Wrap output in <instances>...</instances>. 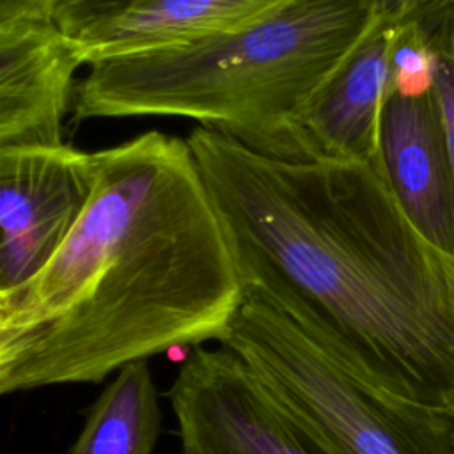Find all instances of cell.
Wrapping results in <instances>:
<instances>
[{"label": "cell", "instance_id": "obj_1", "mask_svg": "<svg viewBox=\"0 0 454 454\" xmlns=\"http://www.w3.org/2000/svg\"><path fill=\"white\" fill-rule=\"evenodd\" d=\"M186 142L245 293L358 381L454 419V255L413 225L380 158L286 160L202 126Z\"/></svg>", "mask_w": 454, "mask_h": 454}, {"label": "cell", "instance_id": "obj_2", "mask_svg": "<svg viewBox=\"0 0 454 454\" xmlns=\"http://www.w3.org/2000/svg\"><path fill=\"white\" fill-rule=\"evenodd\" d=\"M78 223L0 291V392L101 383L129 362L225 339L247 293L186 138L145 131L96 151Z\"/></svg>", "mask_w": 454, "mask_h": 454}, {"label": "cell", "instance_id": "obj_3", "mask_svg": "<svg viewBox=\"0 0 454 454\" xmlns=\"http://www.w3.org/2000/svg\"><path fill=\"white\" fill-rule=\"evenodd\" d=\"M374 23V0H289L188 46L89 66L73 119L186 117L277 158L316 160L303 117Z\"/></svg>", "mask_w": 454, "mask_h": 454}, {"label": "cell", "instance_id": "obj_4", "mask_svg": "<svg viewBox=\"0 0 454 454\" xmlns=\"http://www.w3.org/2000/svg\"><path fill=\"white\" fill-rule=\"evenodd\" d=\"M220 344L248 364L271 401L328 454H454V419L358 381L257 296H245Z\"/></svg>", "mask_w": 454, "mask_h": 454}, {"label": "cell", "instance_id": "obj_5", "mask_svg": "<svg viewBox=\"0 0 454 454\" xmlns=\"http://www.w3.org/2000/svg\"><path fill=\"white\" fill-rule=\"evenodd\" d=\"M181 454H328L229 346H193L167 392Z\"/></svg>", "mask_w": 454, "mask_h": 454}, {"label": "cell", "instance_id": "obj_6", "mask_svg": "<svg viewBox=\"0 0 454 454\" xmlns=\"http://www.w3.org/2000/svg\"><path fill=\"white\" fill-rule=\"evenodd\" d=\"M96 153L73 145L0 149V291L34 277L83 215Z\"/></svg>", "mask_w": 454, "mask_h": 454}, {"label": "cell", "instance_id": "obj_7", "mask_svg": "<svg viewBox=\"0 0 454 454\" xmlns=\"http://www.w3.org/2000/svg\"><path fill=\"white\" fill-rule=\"evenodd\" d=\"M83 64L55 21L0 25V149L64 144L62 121Z\"/></svg>", "mask_w": 454, "mask_h": 454}, {"label": "cell", "instance_id": "obj_8", "mask_svg": "<svg viewBox=\"0 0 454 454\" xmlns=\"http://www.w3.org/2000/svg\"><path fill=\"white\" fill-rule=\"evenodd\" d=\"M378 158L413 225L454 255V172L433 90L392 92L381 117Z\"/></svg>", "mask_w": 454, "mask_h": 454}, {"label": "cell", "instance_id": "obj_9", "mask_svg": "<svg viewBox=\"0 0 454 454\" xmlns=\"http://www.w3.org/2000/svg\"><path fill=\"white\" fill-rule=\"evenodd\" d=\"M395 28L376 20L309 106L301 128L316 160H378Z\"/></svg>", "mask_w": 454, "mask_h": 454}, {"label": "cell", "instance_id": "obj_10", "mask_svg": "<svg viewBox=\"0 0 454 454\" xmlns=\"http://www.w3.org/2000/svg\"><path fill=\"white\" fill-rule=\"evenodd\" d=\"M289 0H126L69 35L83 62L188 46L247 27Z\"/></svg>", "mask_w": 454, "mask_h": 454}, {"label": "cell", "instance_id": "obj_11", "mask_svg": "<svg viewBox=\"0 0 454 454\" xmlns=\"http://www.w3.org/2000/svg\"><path fill=\"white\" fill-rule=\"evenodd\" d=\"M161 419L160 395L147 360L129 362L90 404L67 454H153Z\"/></svg>", "mask_w": 454, "mask_h": 454}, {"label": "cell", "instance_id": "obj_12", "mask_svg": "<svg viewBox=\"0 0 454 454\" xmlns=\"http://www.w3.org/2000/svg\"><path fill=\"white\" fill-rule=\"evenodd\" d=\"M422 25L434 53L433 96L442 119L454 172V2Z\"/></svg>", "mask_w": 454, "mask_h": 454}, {"label": "cell", "instance_id": "obj_13", "mask_svg": "<svg viewBox=\"0 0 454 454\" xmlns=\"http://www.w3.org/2000/svg\"><path fill=\"white\" fill-rule=\"evenodd\" d=\"M390 71L394 92L401 96H422L433 90L434 53L422 25L408 23L395 28Z\"/></svg>", "mask_w": 454, "mask_h": 454}, {"label": "cell", "instance_id": "obj_14", "mask_svg": "<svg viewBox=\"0 0 454 454\" xmlns=\"http://www.w3.org/2000/svg\"><path fill=\"white\" fill-rule=\"evenodd\" d=\"M454 0H374L376 20L390 25L403 27L408 23H422L443 9Z\"/></svg>", "mask_w": 454, "mask_h": 454}, {"label": "cell", "instance_id": "obj_15", "mask_svg": "<svg viewBox=\"0 0 454 454\" xmlns=\"http://www.w3.org/2000/svg\"><path fill=\"white\" fill-rule=\"evenodd\" d=\"M126 0H60L55 11V23L66 35H73L89 21L119 7Z\"/></svg>", "mask_w": 454, "mask_h": 454}, {"label": "cell", "instance_id": "obj_16", "mask_svg": "<svg viewBox=\"0 0 454 454\" xmlns=\"http://www.w3.org/2000/svg\"><path fill=\"white\" fill-rule=\"evenodd\" d=\"M60 0H0V25L18 21H55Z\"/></svg>", "mask_w": 454, "mask_h": 454}]
</instances>
